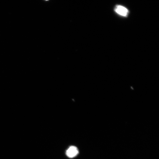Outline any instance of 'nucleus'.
<instances>
[{"label":"nucleus","mask_w":159,"mask_h":159,"mask_svg":"<svg viewBox=\"0 0 159 159\" xmlns=\"http://www.w3.org/2000/svg\"><path fill=\"white\" fill-rule=\"evenodd\" d=\"M79 150L75 146H71L67 149L66 152V155L69 158H73L77 155Z\"/></svg>","instance_id":"f257e3e1"},{"label":"nucleus","mask_w":159,"mask_h":159,"mask_svg":"<svg viewBox=\"0 0 159 159\" xmlns=\"http://www.w3.org/2000/svg\"><path fill=\"white\" fill-rule=\"evenodd\" d=\"M115 11L118 14L124 16H127L128 13V11L126 8L120 5L115 6Z\"/></svg>","instance_id":"f03ea898"}]
</instances>
